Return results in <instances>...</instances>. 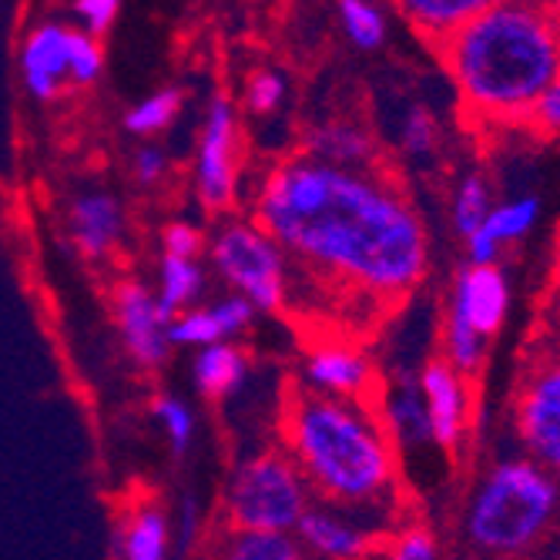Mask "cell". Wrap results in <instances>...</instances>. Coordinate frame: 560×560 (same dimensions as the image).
I'll return each mask as SVG.
<instances>
[{"mask_svg":"<svg viewBox=\"0 0 560 560\" xmlns=\"http://www.w3.org/2000/svg\"><path fill=\"white\" fill-rule=\"evenodd\" d=\"M336 8H339V24L349 44H355L360 50H376L386 44L389 24H386V11L376 0H339Z\"/></svg>","mask_w":560,"mask_h":560,"instance_id":"25","label":"cell"},{"mask_svg":"<svg viewBox=\"0 0 560 560\" xmlns=\"http://www.w3.org/2000/svg\"><path fill=\"white\" fill-rule=\"evenodd\" d=\"M101 71H105V50H101V40L81 27H71V61H68V74H71V88H91Z\"/></svg>","mask_w":560,"mask_h":560,"instance_id":"30","label":"cell"},{"mask_svg":"<svg viewBox=\"0 0 560 560\" xmlns=\"http://www.w3.org/2000/svg\"><path fill=\"white\" fill-rule=\"evenodd\" d=\"M209 252L229 289L245 295L256 313H279L289 302V262L256 219H229L219 225Z\"/></svg>","mask_w":560,"mask_h":560,"instance_id":"7","label":"cell"},{"mask_svg":"<svg viewBox=\"0 0 560 560\" xmlns=\"http://www.w3.org/2000/svg\"><path fill=\"white\" fill-rule=\"evenodd\" d=\"M225 339L222 326H219V316L212 305H188V310L175 313L168 319V342L172 346H209V342H219Z\"/></svg>","mask_w":560,"mask_h":560,"instance_id":"27","label":"cell"},{"mask_svg":"<svg viewBox=\"0 0 560 560\" xmlns=\"http://www.w3.org/2000/svg\"><path fill=\"white\" fill-rule=\"evenodd\" d=\"M436 50L474 121L524 125L560 71V18L537 0H493Z\"/></svg>","mask_w":560,"mask_h":560,"instance_id":"2","label":"cell"},{"mask_svg":"<svg viewBox=\"0 0 560 560\" xmlns=\"http://www.w3.org/2000/svg\"><path fill=\"white\" fill-rule=\"evenodd\" d=\"M537 4H540V8H547L553 18H560V0H537Z\"/></svg>","mask_w":560,"mask_h":560,"instance_id":"39","label":"cell"},{"mask_svg":"<svg viewBox=\"0 0 560 560\" xmlns=\"http://www.w3.org/2000/svg\"><path fill=\"white\" fill-rule=\"evenodd\" d=\"M222 553L232 560H299V557H305L292 530H225Z\"/></svg>","mask_w":560,"mask_h":560,"instance_id":"23","label":"cell"},{"mask_svg":"<svg viewBox=\"0 0 560 560\" xmlns=\"http://www.w3.org/2000/svg\"><path fill=\"white\" fill-rule=\"evenodd\" d=\"M490 4L493 0H393L396 14L433 47Z\"/></svg>","mask_w":560,"mask_h":560,"instance_id":"20","label":"cell"},{"mask_svg":"<svg viewBox=\"0 0 560 560\" xmlns=\"http://www.w3.org/2000/svg\"><path fill=\"white\" fill-rule=\"evenodd\" d=\"M302 386H310L326 396L376 402V363L373 355L346 336H323L310 346L302 363Z\"/></svg>","mask_w":560,"mask_h":560,"instance_id":"10","label":"cell"},{"mask_svg":"<svg viewBox=\"0 0 560 560\" xmlns=\"http://www.w3.org/2000/svg\"><path fill=\"white\" fill-rule=\"evenodd\" d=\"M440 144V125L436 118L427 112V108H410L402 115V125H399V148L406 159L413 162H423L430 159Z\"/></svg>","mask_w":560,"mask_h":560,"instance_id":"29","label":"cell"},{"mask_svg":"<svg viewBox=\"0 0 560 560\" xmlns=\"http://www.w3.org/2000/svg\"><path fill=\"white\" fill-rule=\"evenodd\" d=\"M125 229H128V219H125V206L118 201V195L105 188H88L71 198L68 235L88 262L112 259L125 238Z\"/></svg>","mask_w":560,"mask_h":560,"instance_id":"13","label":"cell"},{"mask_svg":"<svg viewBox=\"0 0 560 560\" xmlns=\"http://www.w3.org/2000/svg\"><path fill=\"white\" fill-rule=\"evenodd\" d=\"M282 450L313 497L339 511H380L399 490V453L376 406L292 386L282 402Z\"/></svg>","mask_w":560,"mask_h":560,"instance_id":"3","label":"cell"},{"mask_svg":"<svg viewBox=\"0 0 560 560\" xmlns=\"http://www.w3.org/2000/svg\"><path fill=\"white\" fill-rule=\"evenodd\" d=\"M537 346L557 349L560 352V285L550 292L547 305H544V316L537 326Z\"/></svg>","mask_w":560,"mask_h":560,"instance_id":"38","label":"cell"},{"mask_svg":"<svg viewBox=\"0 0 560 560\" xmlns=\"http://www.w3.org/2000/svg\"><path fill=\"white\" fill-rule=\"evenodd\" d=\"M540 222V198L521 195L514 201H503L487 212V219L467 235V256L470 262H497L506 245L524 242L534 225Z\"/></svg>","mask_w":560,"mask_h":560,"instance_id":"17","label":"cell"},{"mask_svg":"<svg viewBox=\"0 0 560 560\" xmlns=\"http://www.w3.org/2000/svg\"><path fill=\"white\" fill-rule=\"evenodd\" d=\"M313 500L292 456L272 446L235 467L222 497V524L225 530H295Z\"/></svg>","mask_w":560,"mask_h":560,"instance_id":"5","label":"cell"},{"mask_svg":"<svg viewBox=\"0 0 560 560\" xmlns=\"http://www.w3.org/2000/svg\"><path fill=\"white\" fill-rule=\"evenodd\" d=\"M115 553L128 560H165L172 553V514L155 500H138L118 517Z\"/></svg>","mask_w":560,"mask_h":560,"instance_id":"18","label":"cell"},{"mask_svg":"<svg viewBox=\"0 0 560 560\" xmlns=\"http://www.w3.org/2000/svg\"><path fill=\"white\" fill-rule=\"evenodd\" d=\"M115 323L121 332V342L128 355L138 363V370H159L168 360V323L159 313L155 292L144 282L125 279L115 285Z\"/></svg>","mask_w":560,"mask_h":560,"instance_id":"11","label":"cell"},{"mask_svg":"<svg viewBox=\"0 0 560 560\" xmlns=\"http://www.w3.org/2000/svg\"><path fill=\"white\" fill-rule=\"evenodd\" d=\"M506 313H511V282L497 262H470L456 272L450 302H446V323H443V360L477 380L490 339L503 329Z\"/></svg>","mask_w":560,"mask_h":560,"instance_id":"6","label":"cell"},{"mask_svg":"<svg viewBox=\"0 0 560 560\" xmlns=\"http://www.w3.org/2000/svg\"><path fill=\"white\" fill-rule=\"evenodd\" d=\"M182 105H185V94L178 88H162L155 94H148L144 101H138L125 118V128L138 138H155L175 125V118L182 115Z\"/></svg>","mask_w":560,"mask_h":560,"instance_id":"26","label":"cell"},{"mask_svg":"<svg viewBox=\"0 0 560 560\" xmlns=\"http://www.w3.org/2000/svg\"><path fill=\"white\" fill-rule=\"evenodd\" d=\"M302 151L313 159L346 165V168H376V162H380L376 138L360 121H342V118L323 121L305 131Z\"/></svg>","mask_w":560,"mask_h":560,"instance_id":"19","label":"cell"},{"mask_svg":"<svg viewBox=\"0 0 560 560\" xmlns=\"http://www.w3.org/2000/svg\"><path fill=\"white\" fill-rule=\"evenodd\" d=\"M252 219L279 242L289 269L326 302L352 310V323L383 319L430 272V232L380 168H346L302 151L269 168Z\"/></svg>","mask_w":560,"mask_h":560,"instance_id":"1","label":"cell"},{"mask_svg":"<svg viewBox=\"0 0 560 560\" xmlns=\"http://www.w3.org/2000/svg\"><path fill=\"white\" fill-rule=\"evenodd\" d=\"M295 540L302 547V553H316V557H363L373 544V534L346 521L332 503H310L305 514L295 524Z\"/></svg>","mask_w":560,"mask_h":560,"instance_id":"16","label":"cell"},{"mask_svg":"<svg viewBox=\"0 0 560 560\" xmlns=\"http://www.w3.org/2000/svg\"><path fill=\"white\" fill-rule=\"evenodd\" d=\"M527 125H534L544 135H560V71H557L553 84L544 91V97L537 101V108Z\"/></svg>","mask_w":560,"mask_h":560,"instance_id":"35","label":"cell"},{"mask_svg":"<svg viewBox=\"0 0 560 560\" xmlns=\"http://www.w3.org/2000/svg\"><path fill=\"white\" fill-rule=\"evenodd\" d=\"M248 376V360L238 346H232L229 339L209 342V346H198L195 355V386L201 396L209 399H229L232 393L242 389Z\"/></svg>","mask_w":560,"mask_h":560,"instance_id":"21","label":"cell"},{"mask_svg":"<svg viewBox=\"0 0 560 560\" xmlns=\"http://www.w3.org/2000/svg\"><path fill=\"white\" fill-rule=\"evenodd\" d=\"M201 292H206V269L198 266V259L168 256L165 252L162 266H159V292H155L162 319L168 323L175 313L195 305L201 299Z\"/></svg>","mask_w":560,"mask_h":560,"instance_id":"22","label":"cell"},{"mask_svg":"<svg viewBox=\"0 0 560 560\" xmlns=\"http://www.w3.org/2000/svg\"><path fill=\"white\" fill-rule=\"evenodd\" d=\"M168 172V155L159 144H141L135 151V178L141 185H159Z\"/></svg>","mask_w":560,"mask_h":560,"instance_id":"36","label":"cell"},{"mask_svg":"<svg viewBox=\"0 0 560 560\" xmlns=\"http://www.w3.org/2000/svg\"><path fill=\"white\" fill-rule=\"evenodd\" d=\"M490 209H493V188H490V182L480 172L464 175L460 182H456L453 195H450V222H453V232L467 238L487 219Z\"/></svg>","mask_w":560,"mask_h":560,"instance_id":"24","label":"cell"},{"mask_svg":"<svg viewBox=\"0 0 560 560\" xmlns=\"http://www.w3.org/2000/svg\"><path fill=\"white\" fill-rule=\"evenodd\" d=\"M198 198L209 212H225L238 188V125L235 108L225 94H215L206 112L195 159Z\"/></svg>","mask_w":560,"mask_h":560,"instance_id":"9","label":"cell"},{"mask_svg":"<svg viewBox=\"0 0 560 560\" xmlns=\"http://www.w3.org/2000/svg\"><path fill=\"white\" fill-rule=\"evenodd\" d=\"M195 530H198V503L195 497H182L178 517L172 521V544H178L182 553L195 547Z\"/></svg>","mask_w":560,"mask_h":560,"instance_id":"37","label":"cell"},{"mask_svg":"<svg viewBox=\"0 0 560 560\" xmlns=\"http://www.w3.org/2000/svg\"><path fill=\"white\" fill-rule=\"evenodd\" d=\"M71 61V27L58 21H44L24 34L21 44V78L31 97L58 101L61 91L71 84L68 74Z\"/></svg>","mask_w":560,"mask_h":560,"instance_id":"14","label":"cell"},{"mask_svg":"<svg viewBox=\"0 0 560 560\" xmlns=\"http://www.w3.org/2000/svg\"><path fill=\"white\" fill-rule=\"evenodd\" d=\"M121 11V0H74V18L81 24V31L101 37L108 34L118 21Z\"/></svg>","mask_w":560,"mask_h":560,"instance_id":"33","label":"cell"},{"mask_svg":"<svg viewBox=\"0 0 560 560\" xmlns=\"http://www.w3.org/2000/svg\"><path fill=\"white\" fill-rule=\"evenodd\" d=\"M386 553L396 560H433V557H440V544L427 527H399L389 537Z\"/></svg>","mask_w":560,"mask_h":560,"instance_id":"32","label":"cell"},{"mask_svg":"<svg viewBox=\"0 0 560 560\" xmlns=\"http://www.w3.org/2000/svg\"><path fill=\"white\" fill-rule=\"evenodd\" d=\"M560 477L540 467L530 456L500 460L474 487L464 511V537L477 553L517 557L534 550L557 511H560Z\"/></svg>","mask_w":560,"mask_h":560,"instance_id":"4","label":"cell"},{"mask_svg":"<svg viewBox=\"0 0 560 560\" xmlns=\"http://www.w3.org/2000/svg\"><path fill=\"white\" fill-rule=\"evenodd\" d=\"M373 406H376V417H380V423H383V430L393 440L399 456L423 450V446H436L427 402H423V393L417 386V376L413 380H399L389 389H380Z\"/></svg>","mask_w":560,"mask_h":560,"instance_id":"15","label":"cell"},{"mask_svg":"<svg viewBox=\"0 0 560 560\" xmlns=\"http://www.w3.org/2000/svg\"><path fill=\"white\" fill-rule=\"evenodd\" d=\"M514 427L530 460L560 477V352L537 346L527 355L517 393Z\"/></svg>","mask_w":560,"mask_h":560,"instance_id":"8","label":"cell"},{"mask_svg":"<svg viewBox=\"0 0 560 560\" xmlns=\"http://www.w3.org/2000/svg\"><path fill=\"white\" fill-rule=\"evenodd\" d=\"M162 245L168 256H188V259H198V252L206 248V238L201 232L188 222H172L165 232H162Z\"/></svg>","mask_w":560,"mask_h":560,"instance_id":"34","label":"cell"},{"mask_svg":"<svg viewBox=\"0 0 560 560\" xmlns=\"http://www.w3.org/2000/svg\"><path fill=\"white\" fill-rule=\"evenodd\" d=\"M151 413H155L162 433L168 436V446L175 456L191 450L195 440V413L188 410V402H182L178 396H159L151 402Z\"/></svg>","mask_w":560,"mask_h":560,"instance_id":"28","label":"cell"},{"mask_svg":"<svg viewBox=\"0 0 560 560\" xmlns=\"http://www.w3.org/2000/svg\"><path fill=\"white\" fill-rule=\"evenodd\" d=\"M285 101V78L279 71H259L245 84V105L252 115H276Z\"/></svg>","mask_w":560,"mask_h":560,"instance_id":"31","label":"cell"},{"mask_svg":"<svg viewBox=\"0 0 560 560\" xmlns=\"http://www.w3.org/2000/svg\"><path fill=\"white\" fill-rule=\"evenodd\" d=\"M417 386H420L423 402H427L436 446L456 450L464 443V436L470 430V417H474L470 380L464 373H456L446 360H430L420 370Z\"/></svg>","mask_w":560,"mask_h":560,"instance_id":"12","label":"cell"}]
</instances>
